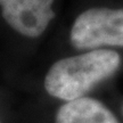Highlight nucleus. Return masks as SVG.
Masks as SVG:
<instances>
[{
	"label": "nucleus",
	"mask_w": 123,
	"mask_h": 123,
	"mask_svg": "<svg viewBox=\"0 0 123 123\" xmlns=\"http://www.w3.org/2000/svg\"><path fill=\"white\" fill-rule=\"evenodd\" d=\"M121 57L110 49H95L56 62L44 78L50 96L72 101L84 97L95 86L114 74Z\"/></svg>",
	"instance_id": "nucleus-1"
},
{
	"label": "nucleus",
	"mask_w": 123,
	"mask_h": 123,
	"mask_svg": "<svg viewBox=\"0 0 123 123\" xmlns=\"http://www.w3.org/2000/svg\"><path fill=\"white\" fill-rule=\"evenodd\" d=\"M76 49L123 47V8H90L76 17L71 30Z\"/></svg>",
	"instance_id": "nucleus-2"
},
{
	"label": "nucleus",
	"mask_w": 123,
	"mask_h": 123,
	"mask_svg": "<svg viewBox=\"0 0 123 123\" xmlns=\"http://www.w3.org/2000/svg\"><path fill=\"white\" fill-rule=\"evenodd\" d=\"M54 0H0L2 17L10 27L29 38L43 33L55 17Z\"/></svg>",
	"instance_id": "nucleus-3"
},
{
	"label": "nucleus",
	"mask_w": 123,
	"mask_h": 123,
	"mask_svg": "<svg viewBox=\"0 0 123 123\" xmlns=\"http://www.w3.org/2000/svg\"><path fill=\"white\" fill-rule=\"evenodd\" d=\"M56 123H120L100 101L82 97L67 101L58 110Z\"/></svg>",
	"instance_id": "nucleus-4"
}]
</instances>
